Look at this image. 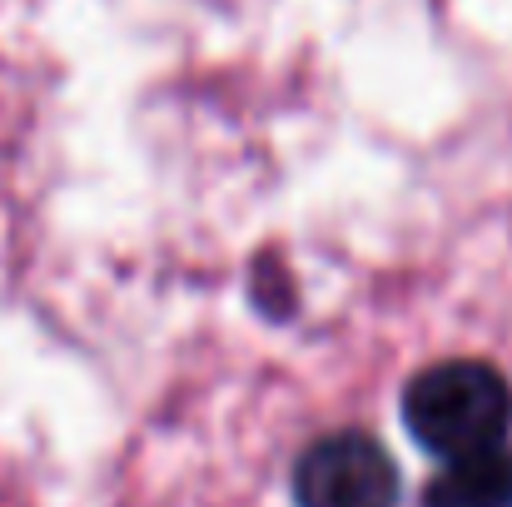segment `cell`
I'll return each mask as SVG.
<instances>
[{"instance_id": "2", "label": "cell", "mask_w": 512, "mask_h": 507, "mask_svg": "<svg viewBox=\"0 0 512 507\" xmlns=\"http://www.w3.org/2000/svg\"><path fill=\"white\" fill-rule=\"evenodd\" d=\"M398 463L358 428L314 438L294 463V507H398Z\"/></svg>"}, {"instance_id": "3", "label": "cell", "mask_w": 512, "mask_h": 507, "mask_svg": "<svg viewBox=\"0 0 512 507\" xmlns=\"http://www.w3.org/2000/svg\"><path fill=\"white\" fill-rule=\"evenodd\" d=\"M423 507H512V448L493 443L443 458V473L423 488Z\"/></svg>"}, {"instance_id": "1", "label": "cell", "mask_w": 512, "mask_h": 507, "mask_svg": "<svg viewBox=\"0 0 512 507\" xmlns=\"http://www.w3.org/2000/svg\"><path fill=\"white\" fill-rule=\"evenodd\" d=\"M403 428L433 458H463L512 433V383L483 358H448L408 378Z\"/></svg>"}]
</instances>
